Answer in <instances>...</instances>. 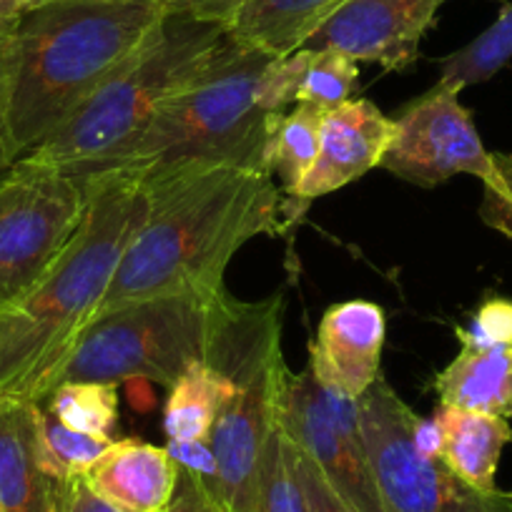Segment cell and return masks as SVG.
<instances>
[{
	"instance_id": "obj_1",
	"label": "cell",
	"mask_w": 512,
	"mask_h": 512,
	"mask_svg": "<svg viewBox=\"0 0 512 512\" xmlns=\"http://www.w3.org/2000/svg\"><path fill=\"white\" fill-rule=\"evenodd\" d=\"M149 191V211L128 241L96 317L141 299L219 289L236 251L292 226L269 171L214 166L171 176Z\"/></svg>"
},
{
	"instance_id": "obj_2",
	"label": "cell",
	"mask_w": 512,
	"mask_h": 512,
	"mask_svg": "<svg viewBox=\"0 0 512 512\" xmlns=\"http://www.w3.org/2000/svg\"><path fill=\"white\" fill-rule=\"evenodd\" d=\"M88 206L41 282L0 312V400L43 402L81 329L96 317L149 191L128 171L88 176Z\"/></svg>"
},
{
	"instance_id": "obj_3",
	"label": "cell",
	"mask_w": 512,
	"mask_h": 512,
	"mask_svg": "<svg viewBox=\"0 0 512 512\" xmlns=\"http://www.w3.org/2000/svg\"><path fill=\"white\" fill-rule=\"evenodd\" d=\"M169 16L159 0H58L11 38V134L18 159L66 126L139 56Z\"/></svg>"
},
{
	"instance_id": "obj_4",
	"label": "cell",
	"mask_w": 512,
	"mask_h": 512,
	"mask_svg": "<svg viewBox=\"0 0 512 512\" xmlns=\"http://www.w3.org/2000/svg\"><path fill=\"white\" fill-rule=\"evenodd\" d=\"M272 58L241 48L229 36L214 66L164 103L144 134L106 171H128L144 189L214 166L269 171V141L284 116L259 103V81Z\"/></svg>"
},
{
	"instance_id": "obj_5",
	"label": "cell",
	"mask_w": 512,
	"mask_h": 512,
	"mask_svg": "<svg viewBox=\"0 0 512 512\" xmlns=\"http://www.w3.org/2000/svg\"><path fill=\"white\" fill-rule=\"evenodd\" d=\"M229 43L221 23L169 13L159 31L66 126L33 149V159L78 179L106 171L134 144L164 103L204 76Z\"/></svg>"
},
{
	"instance_id": "obj_6",
	"label": "cell",
	"mask_w": 512,
	"mask_h": 512,
	"mask_svg": "<svg viewBox=\"0 0 512 512\" xmlns=\"http://www.w3.org/2000/svg\"><path fill=\"white\" fill-rule=\"evenodd\" d=\"M284 297L231 299L206 364L231 379L209 440L219 462L214 500L224 512H251L269 435L282 422L292 369L282 354Z\"/></svg>"
},
{
	"instance_id": "obj_7",
	"label": "cell",
	"mask_w": 512,
	"mask_h": 512,
	"mask_svg": "<svg viewBox=\"0 0 512 512\" xmlns=\"http://www.w3.org/2000/svg\"><path fill=\"white\" fill-rule=\"evenodd\" d=\"M231 299L226 287L181 289L93 317L58 369L53 390L63 382L121 387L134 377L171 390L194 364L209 359Z\"/></svg>"
},
{
	"instance_id": "obj_8",
	"label": "cell",
	"mask_w": 512,
	"mask_h": 512,
	"mask_svg": "<svg viewBox=\"0 0 512 512\" xmlns=\"http://www.w3.org/2000/svg\"><path fill=\"white\" fill-rule=\"evenodd\" d=\"M86 206V181L33 156H21L0 176V312L41 282Z\"/></svg>"
},
{
	"instance_id": "obj_9",
	"label": "cell",
	"mask_w": 512,
	"mask_h": 512,
	"mask_svg": "<svg viewBox=\"0 0 512 512\" xmlns=\"http://www.w3.org/2000/svg\"><path fill=\"white\" fill-rule=\"evenodd\" d=\"M417 412L377 377L359 397L364 450L390 512H507V495L482 497L462 485L442 460H430L412 440Z\"/></svg>"
},
{
	"instance_id": "obj_10",
	"label": "cell",
	"mask_w": 512,
	"mask_h": 512,
	"mask_svg": "<svg viewBox=\"0 0 512 512\" xmlns=\"http://www.w3.org/2000/svg\"><path fill=\"white\" fill-rule=\"evenodd\" d=\"M379 166L422 189H435L462 174L485 184L492 176V154L457 93L435 86L402 108Z\"/></svg>"
},
{
	"instance_id": "obj_11",
	"label": "cell",
	"mask_w": 512,
	"mask_h": 512,
	"mask_svg": "<svg viewBox=\"0 0 512 512\" xmlns=\"http://www.w3.org/2000/svg\"><path fill=\"white\" fill-rule=\"evenodd\" d=\"M447 0H347L304 48H334L357 63L402 71Z\"/></svg>"
},
{
	"instance_id": "obj_12",
	"label": "cell",
	"mask_w": 512,
	"mask_h": 512,
	"mask_svg": "<svg viewBox=\"0 0 512 512\" xmlns=\"http://www.w3.org/2000/svg\"><path fill=\"white\" fill-rule=\"evenodd\" d=\"M282 425L299 450L317 462L329 485L352 512H390L379 495L362 435H347L329 422L314 392L309 369L292 374L282 407Z\"/></svg>"
},
{
	"instance_id": "obj_13",
	"label": "cell",
	"mask_w": 512,
	"mask_h": 512,
	"mask_svg": "<svg viewBox=\"0 0 512 512\" xmlns=\"http://www.w3.org/2000/svg\"><path fill=\"white\" fill-rule=\"evenodd\" d=\"M395 136V118L379 111L367 98H349L329 108L322 121L319 154L309 174L287 199L289 221H297L312 201L344 189L377 169Z\"/></svg>"
},
{
	"instance_id": "obj_14",
	"label": "cell",
	"mask_w": 512,
	"mask_h": 512,
	"mask_svg": "<svg viewBox=\"0 0 512 512\" xmlns=\"http://www.w3.org/2000/svg\"><path fill=\"white\" fill-rule=\"evenodd\" d=\"M387 319L369 299H349L324 312L317 339L309 344V372L352 400L377 382Z\"/></svg>"
},
{
	"instance_id": "obj_15",
	"label": "cell",
	"mask_w": 512,
	"mask_h": 512,
	"mask_svg": "<svg viewBox=\"0 0 512 512\" xmlns=\"http://www.w3.org/2000/svg\"><path fill=\"white\" fill-rule=\"evenodd\" d=\"M83 480L123 512H166L179 480V465L166 447L128 437L113 440Z\"/></svg>"
},
{
	"instance_id": "obj_16",
	"label": "cell",
	"mask_w": 512,
	"mask_h": 512,
	"mask_svg": "<svg viewBox=\"0 0 512 512\" xmlns=\"http://www.w3.org/2000/svg\"><path fill=\"white\" fill-rule=\"evenodd\" d=\"M61 482L38 460L36 402L0 405V512H58Z\"/></svg>"
},
{
	"instance_id": "obj_17",
	"label": "cell",
	"mask_w": 512,
	"mask_h": 512,
	"mask_svg": "<svg viewBox=\"0 0 512 512\" xmlns=\"http://www.w3.org/2000/svg\"><path fill=\"white\" fill-rule=\"evenodd\" d=\"M435 420L442 427V457L447 470L482 497H497V465L512 440L510 420L485 412L440 405Z\"/></svg>"
},
{
	"instance_id": "obj_18",
	"label": "cell",
	"mask_w": 512,
	"mask_h": 512,
	"mask_svg": "<svg viewBox=\"0 0 512 512\" xmlns=\"http://www.w3.org/2000/svg\"><path fill=\"white\" fill-rule=\"evenodd\" d=\"M344 3L347 0H241L226 33L249 51L289 56L307 46Z\"/></svg>"
},
{
	"instance_id": "obj_19",
	"label": "cell",
	"mask_w": 512,
	"mask_h": 512,
	"mask_svg": "<svg viewBox=\"0 0 512 512\" xmlns=\"http://www.w3.org/2000/svg\"><path fill=\"white\" fill-rule=\"evenodd\" d=\"M440 405L512 420V344L462 347L435 377Z\"/></svg>"
},
{
	"instance_id": "obj_20",
	"label": "cell",
	"mask_w": 512,
	"mask_h": 512,
	"mask_svg": "<svg viewBox=\"0 0 512 512\" xmlns=\"http://www.w3.org/2000/svg\"><path fill=\"white\" fill-rule=\"evenodd\" d=\"M234 384L209 364H194L169 390L164 430L169 440H209Z\"/></svg>"
},
{
	"instance_id": "obj_21",
	"label": "cell",
	"mask_w": 512,
	"mask_h": 512,
	"mask_svg": "<svg viewBox=\"0 0 512 512\" xmlns=\"http://www.w3.org/2000/svg\"><path fill=\"white\" fill-rule=\"evenodd\" d=\"M324 113H327L324 108L312 106V103H294L292 111L284 113L274 128L267 166L287 199L299 189L304 176L317 161Z\"/></svg>"
},
{
	"instance_id": "obj_22",
	"label": "cell",
	"mask_w": 512,
	"mask_h": 512,
	"mask_svg": "<svg viewBox=\"0 0 512 512\" xmlns=\"http://www.w3.org/2000/svg\"><path fill=\"white\" fill-rule=\"evenodd\" d=\"M512 61V3H507L490 28L460 51L440 61L437 86L460 96L465 88L485 83Z\"/></svg>"
},
{
	"instance_id": "obj_23",
	"label": "cell",
	"mask_w": 512,
	"mask_h": 512,
	"mask_svg": "<svg viewBox=\"0 0 512 512\" xmlns=\"http://www.w3.org/2000/svg\"><path fill=\"white\" fill-rule=\"evenodd\" d=\"M38 460L41 467L58 482H71L83 477L88 467L111 447L113 437H93L76 432L58 422L41 402H36Z\"/></svg>"
},
{
	"instance_id": "obj_24",
	"label": "cell",
	"mask_w": 512,
	"mask_h": 512,
	"mask_svg": "<svg viewBox=\"0 0 512 512\" xmlns=\"http://www.w3.org/2000/svg\"><path fill=\"white\" fill-rule=\"evenodd\" d=\"M118 384L63 382L41 402L58 422L93 437H111L118 422Z\"/></svg>"
},
{
	"instance_id": "obj_25",
	"label": "cell",
	"mask_w": 512,
	"mask_h": 512,
	"mask_svg": "<svg viewBox=\"0 0 512 512\" xmlns=\"http://www.w3.org/2000/svg\"><path fill=\"white\" fill-rule=\"evenodd\" d=\"M297 452V442L279 422L269 435L267 450H264L259 487H256L251 512H307L304 487L297 470Z\"/></svg>"
},
{
	"instance_id": "obj_26",
	"label": "cell",
	"mask_w": 512,
	"mask_h": 512,
	"mask_svg": "<svg viewBox=\"0 0 512 512\" xmlns=\"http://www.w3.org/2000/svg\"><path fill=\"white\" fill-rule=\"evenodd\" d=\"M359 66L349 56L334 48H309L307 73H304L302 88H299L297 103H312V106L337 108L352 98L357 86Z\"/></svg>"
},
{
	"instance_id": "obj_27",
	"label": "cell",
	"mask_w": 512,
	"mask_h": 512,
	"mask_svg": "<svg viewBox=\"0 0 512 512\" xmlns=\"http://www.w3.org/2000/svg\"><path fill=\"white\" fill-rule=\"evenodd\" d=\"M480 219L512 239V154H492V176L482 184Z\"/></svg>"
},
{
	"instance_id": "obj_28",
	"label": "cell",
	"mask_w": 512,
	"mask_h": 512,
	"mask_svg": "<svg viewBox=\"0 0 512 512\" xmlns=\"http://www.w3.org/2000/svg\"><path fill=\"white\" fill-rule=\"evenodd\" d=\"M462 347H507L512 344V302L490 299L477 309L470 327L457 329Z\"/></svg>"
},
{
	"instance_id": "obj_29",
	"label": "cell",
	"mask_w": 512,
	"mask_h": 512,
	"mask_svg": "<svg viewBox=\"0 0 512 512\" xmlns=\"http://www.w3.org/2000/svg\"><path fill=\"white\" fill-rule=\"evenodd\" d=\"M166 452L181 470L199 477L201 485L214 497L216 480H219V462H216L211 440H169Z\"/></svg>"
},
{
	"instance_id": "obj_30",
	"label": "cell",
	"mask_w": 512,
	"mask_h": 512,
	"mask_svg": "<svg viewBox=\"0 0 512 512\" xmlns=\"http://www.w3.org/2000/svg\"><path fill=\"white\" fill-rule=\"evenodd\" d=\"M297 470L299 480L304 487V500H307V512H352V507L339 497V492L329 485L324 472L319 470L317 462L302 450L297 452Z\"/></svg>"
},
{
	"instance_id": "obj_31",
	"label": "cell",
	"mask_w": 512,
	"mask_h": 512,
	"mask_svg": "<svg viewBox=\"0 0 512 512\" xmlns=\"http://www.w3.org/2000/svg\"><path fill=\"white\" fill-rule=\"evenodd\" d=\"M16 161L11 134V41H0V176Z\"/></svg>"
},
{
	"instance_id": "obj_32",
	"label": "cell",
	"mask_w": 512,
	"mask_h": 512,
	"mask_svg": "<svg viewBox=\"0 0 512 512\" xmlns=\"http://www.w3.org/2000/svg\"><path fill=\"white\" fill-rule=\"evenodd\" d=\"M166 512H224L219 502L211 497V492L201 485L199 477L179 467V480H176L174 495H171Z\"/></svg>"
},
{
	"instance_id": "obj_33",
	"label": "cell",
	"mask_w": 512,
	"mask_h": 512,
	"mask_svg": "<svg viewBox=\"0 0 512 512\" xmlns=\"http://www.w3.org/2000/svg\"><path fill=\"white\" fill-rule=\"evenodd\" d=\"M159 3L169 13H186L199 21L221 23L224 28L241 6V0H159Z\"/></svg>"
},
{
	"instance_id": "obj_34",
	"label": "cell",
	"mask_w": 512,
	"mask_h": 512,
	"mask_svg": "<svg viewBox=\"0 0 512 512\" xmlns=\"http://www.w3.org/2000/svg\"><path fill=\"white\" fill-rule=\"evenodd\" d=\"M58 512H123L108 500H103L83 477L71 482H61V500H58Z\"/></svg>"
},
{
	"instance_id": "obj_35",
	"label": "cell",
	"mask_w": 512,
	"mask_h": 512,
	"mask_svg": "<svg viewBox=\"0 0 512 512\" xmlns=\"http://www.w3.org/2000/svg\"><path fill=\"white\" fill-rule=\"evenodd\" d=\"M412 440H415L417 450L430 460H440L442 457V427L440 422L432 417H415L412 422Z\"/></svg>"
},
{
	"instance_id": "obj_36",
	"label": "cell",
	"mask_w": 512,
	"mask_h": 512,
	"mask_svg": "<svg viewBox=\"0 0 512 512\" xmlns=\"http://www.w3.org/2000/svg\"><path fill=\"white\" fill-rule=\"evenodd\" d=\"M121 387L128 395V405L134 407L136 412L146 415V412L156 410V392H154L156 384L151 382V379L134 377V379H128V382H123Z\"/></svg>"
},
{
	"instance_id": "obj_37",
	"label": "cell",
	"mask_w": 512,
	"mask_h": 512,
	"mask_svg": "<svg viewBox=\"0 0 512 512\" xmlns=\"http://www.w3.org/2000/svg\"><path fill=\"white\" fill-rule=\"evenodd\" d=\"M31 11L28 0H0V41H11L23 16Z\"/></svg>"
},
{
	"instance_id": "obj_38",
	"label": "cell",
	"mask_w": 512,
	"mask_h": 512,
	"mask_svg": "<svg viewBox=\"0 0 512 512\" xmlns=\"http://www.w3.org/2000/svg\"><path fill=\"white\" fill-rule=\"evenodd\" d=\"M31 3V8H38V6H48V3H58V0H28Z\"/></svg>"
},
{
	"instance_id": "obj_39",
	"label": "cell",
	"mask_w": 512,
	"mask_h": 512,
	"mask_svg": "<svg viewBox=\"0 0 512 512\" xmlns=\"http://www.w3.org/2000/svg\"><path fill=\"white\" fill-rule=\"evenodd\" d=\"M505 495H507V512H512V490L505 492Z\"/></svg>"
},
{
	"instance_id": "obj_40",
	"label": "cell",
	"mask_w": 512,
	"mask_h": 512,
	"mask_svg": "<svg viewBox=\"0 0 512 512\" xmlns=\"http://www.w3.org/2000/svg\"><path fill=\"white\" fill-rule=\"evenodd\" d=\"M0 405H3V400H0Z\"/></svg>"
}]
</instances>
